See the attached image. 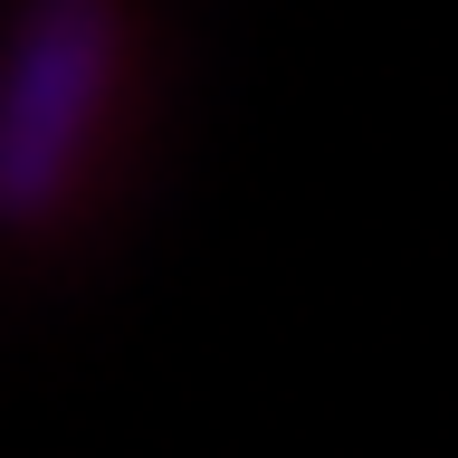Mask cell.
<instances>
[{
  "instance_id": "obj_1",
  "label": "cell",
  "mask_w": 458,
  "mask_h": 458,
  "mask_svg": "<svg viewBox=\"0 0 458 458\" xmlns=\"http://www.w3.org/2000/svg\"><path fill=\"white\" fill-rule=\"evenodd\" d=\"M114 96V10L106 0H29L0 57V220H48L77 182L96 114Z\"/></svg>"
}]
</instances>
